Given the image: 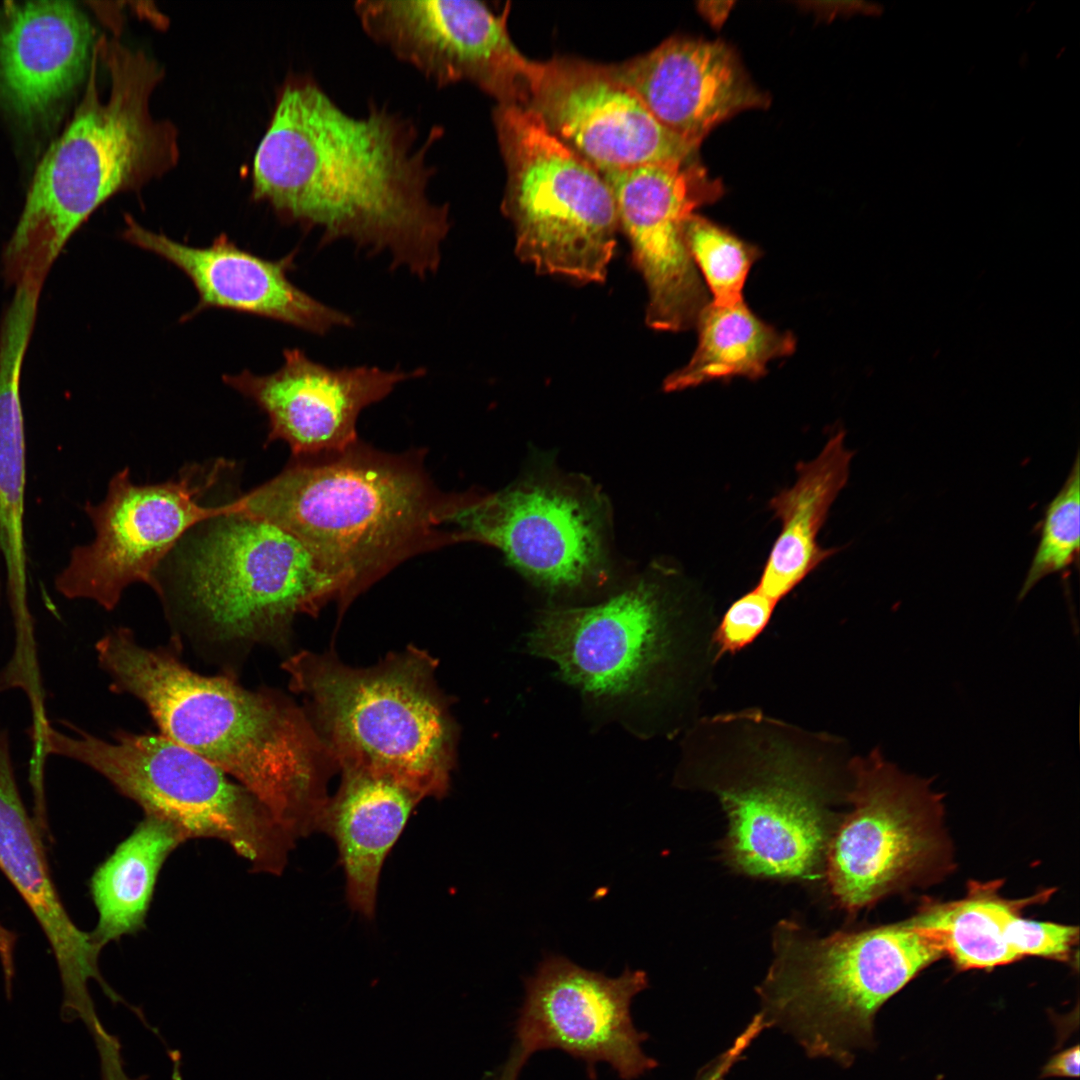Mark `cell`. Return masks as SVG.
<instances>
[{
    "label": "cell",
    "mask_w": 1080,
    "mask_h": 1080,
    "mask_svg": "<svg viewBox=\"0 0 1080 1080\" xmlns=\"http://www.w3.org/2000/svg\"><path fill=\"white\" fill-rule=\"evenodd\" d=\"M525 986L516 1048L526 1058L560 1049L589 1065L608 1063L624 1080L656 1067L642 1049L647 1034L634 1027L630 1013L633 998L648 987L644 971L626 968L612 978L549 955Z\"/></svg>",
    "instance_id": "cell-17"
},
{
    "label": "cell",
    "mask_w": 1080,
    "mask_h": 1080,
    "mask_svg": "<svg viewBox=\"0 0 1080 1080\" xmlns=\"http://www.w3.org/2000/svg\"><path fill=\"white\" fill-rule=\"evenodd\" d=\"M519 1074V1069L511 1064H507L499 1080H516Z\"/></svg>",
    "instance_id": "cell-35"
},
{
    "label": "cell",
    "mask_w": 1080,
    "mask_h": 1080,
    "mask_svg": "<svg viewBox=\"0 0 1080 1080\" xmlns=\"http://www.w3.org/2000/svg\"><path fill=\"white\" fill-rule=\"evenodd\" d=\"M283 359L270 374L244 370L222 379L266 414L267 444L285 442L293 458L336 454L355 445L361 412L401 382L425 374L423 368L411 372L376 366L331 368L298 348L285 349Z\"/></svg>",
    "instance_id": "cell-19"
},
{
    "label": "cell",
    "mask_w": 1080,
    "mask_h": 1080,
    "mask_svg": "<svg viewBox=\"0 0 1080 1080\" xmlns=\"http://www.w3.org/2000/svg\"><path fill=\"white\" fill-rule=\"evenodd\" d=\"M687 744L688 764L726 814L729 866L760 878L819 877L839 819L830 800L849 774L846 743L744 710L697 722Z\"/></svg>",
    "instance_id": "cell-3"
},
{
    "label": "cell",
    "mask_w": 1080,
    "mask_h": 1080,
    "mask_svg": "<svg viewBox=\"0 0 1080 1080\" xmlns=\"http://www.w3.org/2000/svg\"><path fill=\"white\" fill-rule=\"evenodd\" d=\"M853 455L845 445V432L837 431L817 457L797 464L795 483L769 501L781 531L756 587L777 603L836 553V549L821 547L817 538L847 484Z\"/></svg>",
    "instance_id": "cell-27"
},
{
    "label": "cell",
    "mask_w": 1080,
    "mask_h": 1080,
    "mask_svg": "<svg viewBox=\"0 0 1080 1080\" xmlns=\"http://www.w3.org/2000/svg\"><path fill=\"white\" fill-rule=\"evenodd\" d=\"M766 1028L762 1016L756 1014L732 1045L706 1065L695 1080H724L752 1041Z\"/></svg>",
    "instance_id": "cell-33"
},
{
    "label": "cell",
    "mask_w": 1080,
    "mask_h": 1080,
    "mask_svg": "<svg viewBox=\"0 0 1080 1080\" xmlns=\"http://www.w3.org/2000/svg\"><path fill=\"white\" fill-rule=\"evenodd\" d=\"M1080 553V457L1077 452L1063 486L1047 505L1040 538L1018 601L1047 576L1078 563Z\"/></svg>",
    "instance_id": "cell-31"
},
{
    "label": "cell",
    "mask_w": 1080,
    "mask_h": 1080,
    "mask_svg": "<svg viewBox=\"0 0 1080 1080\" xmlns=\"http://www.w3.org/2000/svg\"><path fill=\"white\" fill-rule=\"evenodd\" d=\"M92 40L74 3L7 6L0 17V104L28 123L50 114L84 78Z\"/></svg>",
    "instance_id": "cell-22"
},
{
    "label": "cell",
    "mask_w": 1080,
    "mask_h": 1080,
    "mask_svg": "<svg viewBox=\"0 0 1080 1080\" xmlns=\"http://www.w3.org/2000/svg\"><path fill=\"white\" fill-rule=\"evenodd\" d=\"M422 800L388 777L342 769L338 790L323 808L318 832L334 840L345 875L346 900L367 919L376 911L384 862Z\"/></svg>",
    "instance_id": "cell-25"
},
{
    "label": "cell",
    "mask_w": 1080,
    "mask_h": 1080,
    "mask_svg": "<svg viewBox=\"0 0 1080 1080\" xmlns=\"http://www.w3.org/2000/svg\"><path fill=\"white\" fill-rule=\"evenodd\" d=\"M95 651L110 690L138 699L160 734L244 786L296 840L318 832L338 767L305 709L232 673L200 674L176 648L147 647L127 627L105 633Z\"/></svg>",
    "instance_id": "cell-2"
},
{
    "label": "cell",
    "mask_w": 1080,
    "mask_h": 1080,
    "mask_svg": "<svg viewBox=\"0 0 1080 1080\" xmlns=\"http://www.w3.org/2000/svg\"><path fill=\"white\" fill-rule=\"evenodd\" d=\"M610 68L664 128L696 148L726 119L769 103L721 41L673 37Z\"/></svg>",
    "instance_id": "cell-21"
},
{
    "label": "cell",
    "mask_w": 1080,
    "mask_h": 1080,
    "mask_svg": "<svg viewBox=\"0 0 1080 1080\" xmlns=\"http://www.w3.org/2000/svg\"><path fill=\"white\" fill-rule=\"evenodd\" d=\"M1079 1075V1047L1078 1045L1061 1051L1045 1065L1042 1071L1043 1077H1078Z\"/></svg>",
    "instance_id": "cell-34"
},
{
    "label": "cell",
    "mask_w": 1080,
    "mask_h": 1080,
    "mask_svg": "<svg viewBox=\"0 0 1080 1080\" xmlns=\"http://www.w3.org/2000/svg\"><path fill=\"white\" fill-rule=\"evenodd\" d=\"M72 734L33 723L30 736L43 756L78 762L187 838L227 844L255 873L280 875L296 839L244 786L220 768L158 733L117 730L102 739L67 721Z\"/></svg>",
    "instance_id": "cell-9"
},
{
    "label": "cell",
    "mask_w": 1080,
    "mask_h": 1080,
    "mask_svg": "<svg viewBox=\"0 0 1080 1080\" xmlns=\"http://www.w3.org/2000/svg\"><path fill=\"white\" fill-rule=\"evenodd\" d=\"M494 121L508 173L502 209L519 259L538 273L604 282L620 226L602 174L528 106L498 105Z\"/></svg>",
    "instance_id": "cell-11"
},
{
    "label": "cell",
    "mask_w": 1080,
    "mask_h": 1080,
    "mask_svg": "<svg viewBox=\"0 0 1080 1080\" xmlns=\"http://www.w3.org/2000/svg\"><path fill=\"white\" fill-rule=\"evenodd\" d=\"M0 870L23 898L42 929L56 960L64 992L102 980L101 952L90 932L68 915L53 883L37 826L22 801L10 738L0 732Z\"/></svg>",
    "instance_id": "cell-24"
},
{
    "label": "cell",
    "mask_w": 1080,
    "mask_h": 1080,
    "mask_svg": "<svg viewBox=\"0 0 1080 1080\" xmlns=\"http://www.w3.org/2000/svg\"><path fill=\"white\" fill-rule=\"evenodd\" d=\"M235 498L190 528L151 588L170 616L219 643L282 647L296 616L341 600V586L298 537L241 511Z\"/></svg>",
    "instance_id": "cell-6"
},
{
    "label": "cell",
    "mask_w": 1080,
    "mask_h": 1080,
    "mask_svg": "<svg viewBox=\"0 0 1080 1080\" xmlns=\"http://www.w3.org/2000/svg\"><path fill=\"white\" fill-rule=\"evenodd\" d=\"M851 805L829 839L823 871L830 894L849 913L943 872L949 847L942 794L932 779L902 771L880 747L849 762Z\"/></svg>",
    "instance_id": "cell-12"
},
{
    "label": "cell",
    "mask_w": 1080,
    "mask_h": 1080,
    "mask_svg": "<svg viewBox=\"0 0 1080 1080\" xmlns=\"http://www.w3.org/2000/svg\"><path fill=\"white\" fill-rule=\"evenodd\" d=\"M772 936L773 959L756 988L759 1014L809 1057L841 1066L871 1045L879 1008L945 956L909 920L825 936L782 920Z\"/></svg>",
    "instance_id": "cell-8"
},
{
    "label": "cell",
    "mask_w": 1080,
    "mask_h": 1080,
    "mask_svg": "<svg viewBox=\"0 0 1080 1080\" xmlns=\"http://www.w3.org/2000/svg\"><path fill=\"white\" fill-rule=\"evenodd\" d=\"M697 347L690 361L664 380L667 392L684 390L713 380L767 373L770 361L791 355L796 339L758 318L745 301L734 305L710 303L695 324Z\"/></svg>",
    "instance_id": "cell-29"
},
{
    "label": "cell",
    "mask_w": 1080,
    "mask_h": 1080,
    "mask_svg": "<svg viewBox=\"0 0 1080 1080\" xmlns=\"http://www.w3.org/2000/svg\"><path fill=\"white\" fill-rule=\"evenodd\" d=\"M353 9L373 41L438 86L468 81L499 105L529 104L542 63L514 46L507 12L474 0H360Z\"/></svg>",
    "instance_id": "cell-15"
},
{
    "label": "cell",
    "mask_w": 1080,
    "mask_h": 1080,
    "mask_svg": "<svg viewBox=\"0 0 1080 1080\" xmlns=\"http://www.w3.org/2000/svg\"><path fill=\"white\" fill-rule=\"evenodd\" d=\"M683 165L649 163L602 173L646 284V324L657 331L695 327L710 303L686 244L685 224L696 208L718 199L722 189L701 168Z\"/></svg>",
    "instance_id": "cell-16"
},
{
    "label": "cell",
    "mask_w": 1080,
    "mask_h": 1080,
    "mask_svg": "<svg viewBox=\"0 0 1080 1080\" xmlns=\"http://www.w3.org/2000/svg\"><path fill=\"white\" fill-rule=\"evenodd\" d=\"M451 496L425 471L423 454L386 453L360 442L343 452L293 458L236 506L302 540L352 601L409 558L452 544Z\"/></svg>",
    "instance_id": "cell-5"
},
{
    "label": "cell",
    "mask_w": 1080,
    "mask_h": 1080,
    "mask_svg": "<svg viewBox=\"0 0 1080 1080\" xmlns=\"http://www.w3.org/2000/svg\"><path fill=\"white\" fill-rule=\"evenodd\" d=\"M186 841L171 823L144 815L95 869L89 887L98 922L90 934L99 949L145 928L159 873L170 854Z\"/></svg>",
    "instance_id": "cell-28"
},
{
    "label": "cell",
    "mask_w": 1080,
    "mask_h": 1080,
    "mask_svg": "<svg viewBox=\"0 0 1080 1080\" xmlns=\"http://www.w3.org/2000/svg\"><path fill=\"white\" fill-rule=\"evenodd\" d=\"M1000 881L970 882L964 897L927 903L908 919L927 932L959 969H987L1038 956L1066 961L1078 942L1077 927L1022 916L1025 907L1047 900L1053 890L1006 899Z\"/></svg>",
    "instance_id": "cell-23"
},
{
    "label": "cell",
    "mask_w": 1080,
    "mask_h": 1080,
    "mask_svg": "<svg viewBox=\"0 0 1080 1080\" xmlns=\"http://www.w3.org/2000/svg\"><path fill=\"white\" fill-rule=\"evenodd\" d=\"M601 520L598 504L576 489L524 482L451 496L444 525L452 543L492 546L529 580L557 591L581 587L601 572Z\"/></svg>",
    "instance_id": "cell-14"
},
{
    "label": "cell",
    "mask_w": 1080,
    "mask_h": 1080,
    "mask_svg": "<svg viewBox=\"0 0 1080 1080\" xmlns=\"http://www.w3.org/2000/svg\"><path fill=\"white\" fill-rule=\"evenodd\" d=\"M162 67L142 50L102 37L84 95L43 156L3 252L6 279L43 284L69 238L114 194L175 166L177 131L150 111Z\"/></svg>",
    "instance_id": "cell-4"
},
{
    "label": "cell",
    "mask_w": 1080,
    "mask_h": 1080,
    "mask_svg": "<svg viewBox=\"0 0 1080 1080\" xmlns=\"http://www.w3.org/2000/svg\"><path fill=\"white\" fill-rule=\"evenodd\" d=\"M707 629L684 617L667 586L645 577L599 604L544 611L528 647L585 693L628 699L706 683L717 662Z\"/></svg>",
    "instance_id": "cell-10"
},
{
    "label": "cell",
    "mask_w": 1080,
    "mask_h": 1080,
    "mask_svg": "<svg viewBox=\"0 0 1080 1080\" xmlns=\"http://www.w3.org/2000/svg\"><path fill=\"white\" fill-rule=\"evenodd\" d=\"M38 296L17 290L0 325V568L15 626L32 622L27 598L24 532L26 440L20 373L38 308ZM2 580L0 571V604Z\"/></svg>",
    "instance_id": "cell-26"
},
{
    "label": "cell",
    "mask_w": 1080,
    "mask_h": 1080,
    "mask_svg": "<svg viewBox=\"0 0 1080 1080\" xmlns=\"http://www.w3.org/2000/svg\"><path fill=\"white\" fill-rule=\"evenodd\" d=\"M124 240L149 251L181 270L199 297L183 319L209 308L252 314L303 331L326 335L336 327H351L353 319L309 295L289 279L295 269L296 250L268 260L238 247L226 234L211 245L194 247L148 230L125 217Z\"/></svg>",
    "instance_id": "cell-20"
},
{
    "label": "cell",
    "mask_w": 1080,
    "mask_h": 1080,
    "mask_svg": "<svg viewBox=\"0 0 1080 1080\" xmlns=\"http://www.w3.org/2000/svg\"><path fill=\"white\" fill-rule=\"evenodd\" d=\"M231 462L187 465L177 478L139 485L125 467L110 479L102 501L83 507L93 540L75 546L67 565L56 574V591L69 600L83 599L112 611L124 591L136 583L152 586L156 569L183 535L216 512L208 492Z\"/></svg>",
    "instance_id": "cell-13"
},
{
    "label": "cell",
    "mask_w": 1080,
    "mask_h": 1080,
    "mask_svg": "<svg viewBox=\"0 0 1080 1080\" xmlns=\"http://www.w3.org/2000/svg\"><path fill=\"white\" fill-rule=\"evenodd\" d=\"M601 174L642 164H685L697 148L664 128L610 66L542 63L527 105Z\"/></svg>",
    "instance_id": "cell-18"
},
{
    "label": "cell",
    "mask_w": 1080,
    "mask_h": 1080,
    "mask_svg": "<svg viewBox=\"0 0 1080 1080\" xmlns=\"http://www.w3.org/2000/svg\"><path fill=\"white\" fill-rule=\"evenodd\" d=\"M691 258L713 296L712 303L734 305L744 301L743 288L761 250L712 221L692 214L685 224Z\"/></svg>",
    "instance_id": "cell-30"
},
{
    "label": "cell",
    "mask_w": 1080,
    "mask_h": 1080,
    "mask_svg": "<svg viewBox=\"0 0 1080 1080\" xmlns=\"http://www.w3.org/2000/svg\"><path fill=\"white\" fill-rule=\"evenodd\" d=\"M442 128L421 139L414 122L384 106L355 117L309 76L282 87L253 164V197L288 224L349 240L391 269L425 279L441 263L449 206L430 199L428 162Z\"/></svg>",
    "instance_id": "cell-1"
},
{
    "label": "cell",
    "mask_w": 1080,
    "mask_h": 1080,
    "mask_svg": "<svg viewBox=\"0 0 1080 1080\" xmlns=\"http://www.w3.org/2000/svg\"><path fill=\"white\" fill-rule=\"evenodd\" d=\"M437 666L426 650L409 646L367 668L309 650L281 667L338 769L368 771L422 799H441L456 765L458 728Z\"/></svg>",
    "instance_id": "cell-7"
},
{
    "label": "cell",
    "mask_w": 1080,
    "mask_h": 1080,
    "mask_svg": "<svg viewBox=\"0 0 1080 1080\" xmlns=\"http://www.w3.org/2000/svg\"><path fill=\"white\" fill-rule=\"evenodd\" d=\"M776 605L757 587L734 601L713 632L716 661L751 644L768 625Z\"/></svg>",
    "instance_id": "cell-32"
}]
</instances>
